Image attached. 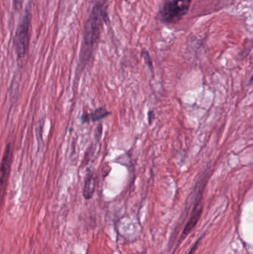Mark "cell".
<instances>
[{
  "label": "cell",
  "mask_w": 253,
  "mask_h": 254,
  "mask_svg": "<svg viewBox=\"0 0 253 254\" xmlns=\"http://www.w3.org/2000/svg\"><path fill=\"white\" fill-rule=\"evenodd\" d=\"M95 185H96V181H95V176L92 173H89L86 176L84 188H83V197L86 200L91 199L93 196L95 190Z\"/></svg>",
  "instance_id": "8992f818"
},
{
  "label": "cell",
  "mask_w": 253,
  "mask_h": 254,
  "mask_svg": "<svg viewBox=\"0 0 253 254\" xmlns=\"http://www.w3.org/2000/svg\"><path fill=\"white\" fill-rule=\"evenodd\" d=\"M154 118H155V115H154V111H150L148 113V121L150 125H152L153 122H154Z\"/></svg>",
  "instance_id": "9c48e42d"
},
{
  "label": "cell",
  "mask_w": 253,
  "mask_h": 254,
  "mask_svg": "<svg viewBox=\"0 0 253 254\" xmlns=\"http://www.w3.org/2000/svg\"><path fill=\"white\" fill-rule=\"evenodd\" d=\"M110 112L107 111L105 107H100L95 111L92 112L90 114L84 115L82 117V121L84 123L86 122H95L105 119L107 116H109Z\"/></svg>",
  "instance_id": "5b68a950"
},
{
  "label": "cell",
  "mask_w": 253,
  "mask_h": 254,
  "mask_svg": "<svg viewBox=\"0 0 253 254\" xmlns=\"http://www.w3.org/2000/svg\"><path fill=\"white\" fill-rule=\"evenodd\" d=\"M199 242L198 241L197 243H196V245H195L194 247L193 248V249L190 250V253L188 254H193L195 253V252H196V249H197L198 246H199Z\"/></svg>",
  "instance_id": "30bf717a"
},
{
  "label": "cell",
  "mask_w": 253,
  "mask_h": 254,
  "mask_svg": "<svg viewBox=\"0 0 253 254\" xmlns=\"http://www.w3.org/2000/svg\"><path fill=\"white\" fill-rule=\"evenodd\" d=\"M143 55H144V59H145L146 63H147V65L150 67V69H153V65L152 62L151 58H150V55H149L148 52H145L143 53Z\"/></svg>",
  "instance_id": "ba28073f"
},
{
  "label": "cell",
  "mask_w": 253,
  "mask_h": 254,
  "mask_svg": "<svg viewBox=\"0 0 253 254\" xmlns=\"http://www.w3.org/2000/svg\"><path fill=\"white\" fill-rule=\"evenodd\" d=\"M12 161H13V149L10 143H8L6 146L5 150L3 154L1 164H0V210L4 201L7 184H8Z\"/></svg>",
  "instance_id": "277c9868"
},
{
  "label": "cell",
  "mask_w": 253,
  "mask_h": 254,
  "mask_svg": "<svg viewBox=\"0 0 253 254\" xmlns=\"http://www.w3.org/2000/svg\"><path fill=\"white\" fill-rule=\"evenodd\" d=\"M31 34V15L29 8H27L24 13L14 39H13V47L18 59L22 61L25 59L29 49L30 40Z\"/></svg>",
  "instance_id": "7a4b0ae2"
},
{
  "label": "cell",
  "mask_w": 253,
  "mask_h": 254,
  "mask_svg": "<svg viewBox=\"0 0 253 254\" xmlns=\"http://www.w3.org/2000/svg\"><path fill=\"white\" fill-rule=\"evenodd\" d=\"M24 0H13V7L14 10L19 11L23 5Z\"/></svg>",
  "instance_id": "52a82bcc"
},
{
  "label": "cell",
  "mask_w": 253,
  "mask_h": 254,
  "mask_svg": "<svg viewBox=\"0 0 253 254\" xmlns=\"http://www.w3.org/2000/svg\"><path fill=\"white\" fill-rule=\"evenodd\" d=\"M106 17L105 4L98 2L95 4L85 26L84 39L80 52L79 68H83L90 59Z\"/></svg>",
  "instance_id": "6da1fadb"
},
{
  "label": "cell",
  "mask_w": 253,
  "mask_h": 254,
  "mask_svg": "<svg viewBox=\"0 0 253 254\" xmlns=\"http://www.w3.org/2000/svg\"><path fill=\"white\" fill-rule=\"evenodd\" d=\"M192 0H171L163 5L158 17L166 24L176 23L188 12Z\"/></svg>",
  "instance_id": "3957f363"
}]
</instances>
